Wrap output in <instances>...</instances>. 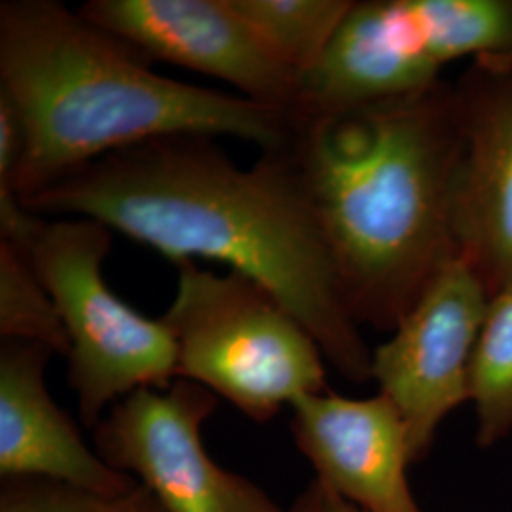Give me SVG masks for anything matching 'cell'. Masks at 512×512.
I'll return each mask as SVG.
<instances>
[{
    "instance_id": "7a4b0ae2",
    "label": "cell",
    "mask_w": 512,
    "mask_h": 512,
    "mask_svg": "<svg viewBox=\"0 0 512 512\" xmlns=\"http://www.w3.org/2000/svg\"><path fill=\"white\" fill-rule=\"evenodd\" d=\"M329 247L355 323L391 330L459 256L463 141L454 84L294 109L281 147Z\"/></svg>"
},
{
    "instance_id": "e0dca14e",
    "label": "cell",
    "mask_w": 512,
    "mask_h": 512,
    "mask_svg": "<svg viewBox=\"0 0 512 512\" xmlns=\"http://www.w3.org/2000/svg\"><path fill=\"white\" fill-rule=\"evenodd\" d=\"M27 152V131L14 101L0 92V188H12Z\"/></svg>"
},
{
    "instance_id": "6da1fadb",
    "label": "cell",
    "mask_w": 512,
    "mask_h": 512,
    "mask_svg": "<svg viewBox=\"0 0 512 512\" xmlns=\"http://www.w3.org/2000/svg\"><path fill=\"white\" fill-rule=\"evenodd\" d=\"M21 202L38 215L105 224L175 266L203 258L255 279L293 311L344 378L372 380V349L281 148L239 167L215 137L154 139L74 169Z\"/></svg>"
},
{
    "instance_id": "4fadbf2b",
    "label": "cell",
    "mask_w": 512,
    "mask_h": 512,
    "mask_svg": "<svg viewBox=\"0 0 512 512\" xmlns=\"http://www.w3.org/2000/svg\"><path fill=\"white\" fill-rule=\"evenodd\" d=\"M279 65L300 80L319 65L353 0H228Z\"/></svg>"
},
{
    "instance_id": "7c38bea8",
    "label": "cell",
    "mask_w": 512,
    "mask_h": 512,
    "mask_svg": "<svg viewBox=\"0 0 512 512\" xmlns=\"http://www.w3.org/2000/svg\"><path fill=\"white\" fill-rule=\"evenodd\" d=\"M52 355L33 342L0 344V476H38L99 494H126L137 480L93 452L52 399L44 376Z\"/></svg>"
},
{
    "instance_id": "277c9868",
    "label": "cell",
    "mask_w": 512,
    "mask_h": 512,
    "mask_svg": "<svg viewBox=\"0 0 512 512\" xmlns=\"http://www.w3.org/2000/svg\"><path fill=\"white\" fill-rule=\"evenodd\" d=\"M162 321L177 344V378L203 385L256 423L330 391L325 353L272 291L239 272L177 266Z\"/></svg>"
},
{
    "instance_id": "5bb4252c",
    "label": "cell",
    "mask_w": 512,
    "mask_h": 512,
    "mask_svg": "<svg viewBox=\"0 0 512 512\" xmlns=\"http://www.w3.org/2000/svg\"><path fill=\"white\" fill-rule=\"evenodd\" d=\"M476 444L490 448L512 433V283L490 298L471 363Z\"/></svg>"
},
{
    "instance_id": "8fae6325",
    "label": "cell",
    "mask_w": 512,
    "mask_h": 512,
    "mask_svg": "<svg viewBox=\"0 0 512 512\" xmlns=\"http://www.w3.org/2000/svg\"><path fill=\"white\" fill-rule=\"evenodd\" d=\"M291 435L315 478L361 512H423L408 484L412 465L399 410L384 395L334 391L291 404Z\"/></svg>"
},
{
    "instance_id": "ac0fdd59",
    "label": "cell",
    "mask_w": 512,
    "mask_h": 512,
    "mask_svg": "<svg viewBox=\"0 0 512 512\" xmlns=\"http://www.w3.org/2000/svg\"><path fill=\"white\" fill-rule=\"evenodd\" d=\"M285 512H361L327 484L313 478Z\"/></svg>"
},
{
    "instance_id": "30bf717a",
    "label": "cell",
    "mask_w": 512,
    "mask_h": 512,
    "mask_svg": "<svg viewBox=\"0 0 512 512\" xmlns=\"http://www.w3.org/2000/svg\"><path fill=\"white\" fill-rule=\"evenodd\" d=\"M452 84L463 141L459 258L492 298L512 283V54L469 61Z\"/></svg>"
},
{
    "instance_id": "52a82bcc",
    "label": "cell",
    "mask_w": 512,
    "mask_h": 512,
    "mask_svg": "<svg viewBox=\"0 0 512 512\" xmlns=\"http://www.w3.org/2000/svg\"><path fill=\"white\" fill-rule=\"evenodd\" d=\"M217 404L215 393L183 378L165 389H137L97 423L95 452L141 482L165 512H285L205 450L203 423Z\"/></svg>"
},
{
    "instance_id": "8992f818",
    "label": "cell",
    "mask_w": 512,
    "mask_h": 512,
    "mask_svg": "<svg viewBox=\"0 0 512 512\" xmlns=\"http://www.w3.org/2000/svg\"><path fill=\"white\" fill-rule=\"evenodd\" d=\"M512 54V0L353 2L300 109H332L418 92L456 61Z\"/></svg>"
},
{
    "instance_id": "9a60e30c",
    "label": "cell",
    "mask_w": 512,
    "mask_h": 512,
    "mask_svg": "<svg viewBox=\"0 0 512 512\" xmlns=\"http://www.w3.org/2000/svg\"><path fill=\"white\" fill-rule=\"evenodd\" d=\"M0 336L33 342L67 357L69 340L54 298L27 251L0 241Z\"/></svg>"
},
{
    "instance_id": "ba28073f",
    "label": "cell",
    "mask_w": 512,
    "mask_h": 512,
    "mask_svg": "<svg viewBox=\"0 0 512 512\" xmlns=\"http://www.w3.org/2000/svg\"><path fill=\"white\" fill-rule=\"evenodd\" d=\"M488 304L482 281L458 256L372 349V380L403 418L412 465L427 458L442 421L471 401V363Z\"/></svg>"
},
{
    "instance_id": "5b68a950",
    "label": "cell",
    "mask_w": 512,
    "mask_h": 512,
    "mask_svg": "<svg viewBox=\"0 0 512 512\" xmlns=\"http://www.w3.org/2000/svg\"><path fill=\"white\" fill-rule=\"evenodd\" d=\"M112 236L92 219L44 220L27 249L61 317L69 340L67 382L80 420L92 429L137 389H165L177 380V344L162 317L131 308L105 281Z\"/></svg>"
},
{
    "instance_id": "3957f363",
    "label": "cell",
    "mask_w": 512,
    "mask_h": 512,
    "mask_svg": "<svg viewBox=\"0 0 512 512\" xmlns=\"http://www.w3.org/2000/svg\"><path fill=\"white\" fill-rule=\"evenodd\" d=\"M122 38L55 0L0 4V92L18 107L27 152L12 190H38L154 139L232 137L281 148L293 110L156 73Z\"/></svg>"
},
{
    "instance_id": "2e32d148",
    "label": "cell",
    "mask_w": 512,
    "mask_h": 512,
    "mask_svg": "<svg viewBox=\"0 0 512 512\" xmlns=\"http://www.w3.org/2000/svg\"><path fill=\"white\" fill-rule=\"evenodd\" d=\"M0 512H165L137 482L126 494L107 495L52 478L16 476L0 482Z\"/></svg>"
},
{
    "instance_id": "9c48e42d",
    "label": "cell",
    "mask_w": 512,
    "mask_h": 512,
    "mask_svg": "<svg viewBox=\"0 0 512 512\" xmlns=\"http://www.w3.org/2000/svg\"><path fill=\"white\" fill-rule=\"evenodd\" d=\"M78 12L150 61L217 78L260 105L298 107L300 80L268 54L228 0H90Z\"/></svg>"
}]
</instances>
